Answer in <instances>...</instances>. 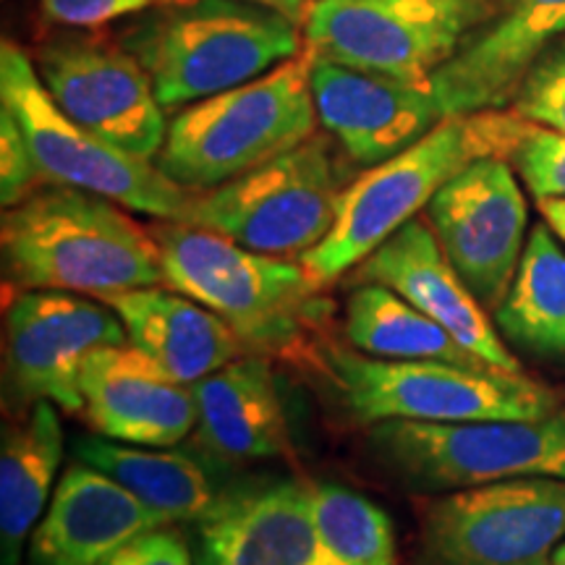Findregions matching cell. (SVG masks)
Returning a JSON list of instances; mask_svg holds the SVG:
<instances>
[{
  "label": "cell",
  "instance_id": "6da1fadb",
  "mask_svg": "<svg viewBox=\"0 0 565 565\" xmlns=\"http://www.w3.org/2000/svg\"><path fill=\"white\" fill-rule=\"evenodd\" d=\"M3 275L17 291L110 296L166 286L160 246L121 204L47 183L3 212Z\"/></svg>",
  "mask_w": 565,
  "mask_h": 565
},
{
  "label": "cell",
  "instance_id": "7a4b0ae2",
  "mask_svg": "<svg viewBox=\"0 0 565 565\" xmlns=\"http://www.w3.org/2000/svg\"><path fill=\"white\" fill-rule=\"evenodd\" d=\"M121 47L168 110L259 79L303 51V30L257 0H183L139 13Z\"/></svg>",
  "mask_w": 565,
  "mask_h": 565
},
{
  "label": "cell",
  "instance_id": "3957f363",
  "mask_svg": "<svg viewBox=\"0 0 565 565\" xmlns=\"http://www.w3.org/2000/svg\"><path fill=\"white\" fill-rule=\"evenodd\" d=\"M529 129L515 113L448 116L391 160L372 166L343 189L333 231L301 257L315 280L341 278L412 223L454 175L479 158H511Z\"/></svg>",
  "mask_w": 565,
  "mask_h": 565
},
{
  "label": "cell",
  "instance_id": "277c9868",
  "mask_svg": "<svg viewBox=\"0 0 565 565\" xmlns=\"http://www.w3.org/2000/svg\"><path fill=\"white\" fill-rule=\"evenodd\" d=\"M166 286L215 312L254 353L294 356L328 315L303 265L246 249L221 233L168 221L154 228Z\"/></svg>",
  "mask_w": 565,
  "mask_h": 565
},
{
  "label": "cell",
  "instance_id": "5b68a950",
  "mask_svg": "<svg viewBox=\"0 0 565 565\" xmlns=\"http://www.w3.org/2000/svg\"><path fill=\"white\" fill-rule=\"evenodd\" d=\"M312 61L303 45L259 79L186 105L168 124L154 166L189 192H207L312 139Z\"/></svg>",
  "mask_w": 565,
  "mask_h": 565
},
{
  "label": "cell",
  "instance_id": "8992f818",
  "mask_svg": "<svg viewBox=\"0 0 565 565\" xmlns=\"http://www.w3.org/2000/svg\"><path fill=\"white\" fill-rule=\"evenodd\" d=\"M322 362L343 406L362 424L542 419L563 406L561 393L524 372L391 362L353 349H330Z\"/></svg>",
  "mask_w": 565,
  "mask_h": 565
},
{
  "label": "cell",
  "instance_id": "52a82bcc",
  "mask_svg": "<svg viewBox=\"0 0 565 565\" xmlns=\"http://www.w3.org/2000/svg\"><path fill=\"white\" fill-rule=\"evenodd\" d=\"M494 9L498 0H312L303 45L338 66L433 89Z\"/></svg>",
  "mask_w": 565,
  "mask_h": 565
},
{
  "label": "cell",
  "instance_id": "ba28073f",
  "mask_svg": "<svg viewBox=\"0 0 565 565\" xmlns=\"http://www.w3.org/2000/svg\"><path fill=\"white\" fill-rule=\"evenodd\" d=\"M345 186L333 145L315 134L265 166L194 194L183 223L221 233L252 252L301 259L333 231Z\"/></svg>",
  "mask_w": 565,
  "mask_h": 565
},
{
  "label": "cell",
  "instance_id": "9c48e42d",
  "mask_svg": "<svg viewBox=\"0 0 565 565\" xmlns=\"http://www.w3.org/2000/svg\"><path fill=\"white\" fill-rule=\"evenodd\" d=\"M0 105L19 121L45 183L108 196L160 221H186L194 192L173 183L152 160L116 150L71 121L45 89L30 55L13 42L0 47Z\"/></svg>",
  "mask_w": 565,
  "mask_h": 565
},
{
  "label": "cell",
  "instance_id": "30bf717a",
  "mask_svg": "<svg viewBox=\"0 0 565 565\" xmlns=\"http://www.w3.org/2000/svg\"><path fill=\"white\" fill-rule=\"evenodd\" d=\"M374 456L416 490H466L521 477L565 479V406L542 419L372 424Z\"/></svg>",
  "mask_w": 565,
  "mask_h": 565
},
{
  "label": "cell",
  "instance_id": "8fae6325",
  "mask_svg": "<svg viewBox=\"0 0 565 565\" xmlns=\"http://www.w3.org/2000/svg\"><path fill=\"white\" fill-rule=\"evenodd\" d=\"M565 540V479L521 477L454 490L422 521L427 565H550Z\"/></svg>",
  "mask_w": 565,
  "mask_h": 565
},
{
  "label": "cell",
  "instance_id": "7c38bea8",
  "mask_svg": "<svg viewBox=\"0 0 565 565\" xmlns=\"http://www.w3.org/2000/svg\"><path fill=\"white\" fill-rule=\"evenodd\" d=\"M38 74L58 108L84 131L134 158H158L168 137L147 71L124 47L89 38L47 40Z\"/></svg>",
  "mask_w": 565,
  "mask_h": 565
},
{
  "label": "cell",
  "instance_id": "4fadbf2b",
  "mask_svg": "<svg viewBox=\"0 0 565 565\" xmlns=\"http://www.w3.org/2000/svg\"><path fill=\"white\" fill-rule=\"evenodd\" d=\"M445 257L484 309H498L524 254L529 207L508 158H479L427 207Z\"/></svg>",
  "mask_w": 565,
  "mask_h": 565
},
{
  "label": "cell",
  "instance_id": "5bb4252c",
  "mask_svg": "<svg viewBox=\"0 0 565 565\" xmlns=\"http://www.w3.org/2000/svg\"><path fill=\"white\" fill-rule=\"evenodd\" d=\"M129 343L113 307L68 291H19L6 312V370L21 398L84 414L82 366L92 351Z\"/></svg>",
  "mask_w": 565,
  "mask_h": 565
},
{
  "label": "cell",
  "instance_id": "9a60e30c",
  "mask_svg": "<svg viewBox=\"0 0 565 565\" xmlns=\"http://www.w3.org/2000/svg\"><path fill=\"white\" fill-rule=\"evenodd\" d=\"M563 34L565 0H498L492 19L433 76L443 116L503 110L532 63Z\"/></svg>",
  "mask_w": 565,
  "mask_h": 565
},
{
  "label": "cell",
  "instance_id": "2e32d148",
  "mask_svg": "<svg viewBox=\"0 0 565 565\" xmlns=\"http://www.w3.org/2000/svg\"><path fill=\"white\" fill-rule=\"evenodd\" d=\"M312 97L324 131L366 168L408 150L445 118L433 89L338 66L317 55Z\"/></svg>",
  "mask_w": 565,
  "mask_h": 565
},
{
  "label": "cell",
  "instance_id": "e0dca14e",
  "mask_svg": "<svg viewBox=\"0 0 565 565\" xmlns=\"http://www.w3.org/2000/svg\"><path fill=\"white\" fill-rule=\"evenodd\" d=\"M359 282H380L404 296L494 370L524 372L508 345L500 341L498 324L490 320L487 309L445 257L433 225L422 217H414L395 231L356 267V286Z\"/></svg>",
  "mask_w": 565,
  "mask_h": 565
},
{
  "label": "cell",
  "instance_id": "ac0fdd59",
  "mask_svg": "<svg viewBox=\"0 0 565 565\" xmlns=\"http://www.w3.org/2000/svg\"><path fill=\"white\" fill-rule=\"evenodd\" d=\"M84 416L110 440L171 448L196 427L194 385L173 380L137 345H105L82 366Z\"/></svg>",
  "mask_w": 565,
  "mask_h": 565
},
{
  "label": "cell",
  "instance_id": "d6986e66",
  "mask_svg": "<svg viewBox=\"0 0 565 565\" xmlns=\"http://www.w3.org/2000/svg\"><path fill=\"white\" fill-rule=\"evenodd\" d=\"M194 565H312V487L291 479L233 487L194 521Z\"/></svg>",
  "mask_w": 565,
  "mask_h": 565
},
{
  "label": "cell",
  "instance_id": "ffe728a7",
  "mask_svg": "<svg viewBox=\"0 0 565 565\" xmlns=\"http://www.w3.org/2000/svg\"><path fill=\"white\" fill-rule=\"evenodd\" d=\"M173 526L124 484L76 461L63 471L32 532L30 565H97L134 536Z\"/></svg>",
  "mask_w": 565,
  "mask_h": 565
},
{
  "label": "cell",
  "instance_id": "44dd1931",
  "mask_svg": "<svg viewBox=\"0 0 565 565\" xmlns=\"http://www.w3.org/2000/svg\"><path fill=\"white\" fill-rule=\"evenodd\" d=\"M194 445L217 461H259L288 448L278 383L263 353H242L194 383Z\"/></svg>",
  "mask_w": 565,
  "mask_h": 565
},
{
  "label": "cell",
  "instance_id": "7402d4cb",
  "mask_svg": "<svg viewBox=\"0 0 565 565\" xmlns=\"http://www.w3.org/2000/svg\"><path fill=\"white\" fill-rule=\"evenodd\" d=\"M105 303L121 317L129 343L183 385L210 377L244 351L228 322L183 294L152 286L110 296Z\"/></svg>",
  "mask_w": 565,
  "mask_h": 565
},
{
  "label": "cell",
  "instance_id": "603a6c76",
  "mask_svg": "<svg viewBox=\"0 0 565 565\" xmlns=\"http://www.w3.org/2000/svg\"><path fill=\"white\" fill-rule=\"evenodd\" d=\"M63 458V427L51 401H34L32 412L3 429L0 448V555L19 565L26 536L51 500Z\"/></svg>",
  "mask_w": 565,
  "mask_h": 565
},
{
  "label": "cell",
  "instance_id": "cb8c5ba5",
  "mask_svg": "<svg viewBox=\"0 0 565 565\" xmlns=\"http://www.w3.org/2000/svg\"><path fill=\"white\" fill-rule=\"evenodd\" d=\"M74 456L76 461L116 479L171 524H194L221 498L204 466L181 450L147 445L131 448L129 443L121 445L110 437H79L74 443Z\"/></svg>",
  "mask_w": 565,
  "mask_h": 565
},
{
  "label": "cell",
  "instance_id": "d4e9b609",
  "mask_svg": "<svg viewBox=\"0 0 565 565\" xmlns=\"http://www.w3.org/2000/svg\"><path fill=\"white\" fill-rule=\"evenodd\" d=\"M345 341L353 351L391 362H443L494 370L456 341L440 322L380 282H359L345 301Z\"/></svg>",
  "mask_w": 565,
  "mask_h": 565
},
{
  "label": "cell",
  "instance_id": "484cf974",
  "mask_svg": "<svg viewBox=\"0 0 565 565\" xmlns=\"http://www.w3.org/2000/svg\"><path fill=\"white\" fill-rule=\"evenodd\" d=\"M500 335L534 356H565V252L547 223L529 233L519 270L494 309Z\"/></svg>",
  "mask_w": 565,
  "mask_h": 565
},
{
  "label": "cell",
  "instance_id": "4316f807",
  "mask_svg": "<svg viewBox=\"0 0 565 565\" xmlns=\"http://www.w3.org/2000/svg\"><path fill=\"white\" fill-rule=\"evenodd\" d=\"M312 521V565H395L393 521L359 492L341 484H315Z\"/></svg>",
  "mask_w": 565,
  "mask_h": 565
},
{
  "label": "cell",
  "instance_id": "83f0119b",
  "mask_svg": "<svg viewBox=\"0 0 565 565\" xmlns=\"http://www.w3.org/2000/svg\"><path fill=\"white\" fill-rule=\"evenodd\" d=\"M511 105L524 121L565 137V40L532 63Z\"/></svg>",
  "mask_w": 565,
  "mask_h": 565
},
{
  "label": "cell",
  "instance_id": "f1b7e54d",
  "mask_svg": "<svg viewBox=\"0 0 565 565\" xmlns=\"http://www.w3.org/2000/svg\"><path fill=\"white\" fill-rule=\"evenodd\" d=\"M511 166L534 200H565V137L529 124L511 152Z\"/></svg>",
  "mask_w": 565,
  "mask_h": 565
},
{
  "label": "cell",
  "instance_id": "f546056e",
  "mask_svg": "<svg viewBox=\"0 0 565 565\" xmlns=\"http://www.w3.org/2000/svg\"><path fill=\"white\" fill-rule=\"evenodd\" d=\"M42 181L38 160L13 113L0 105V202L9 210L24 202Z\"/></svg>",
  "mask_w": 565,
  "mask_h": 565
},
{
  "label": "cell",
  "instance_id": "4dcf8cb0",
  "mask_svg": "<svg viewBox=\"0 0 565 565\" xmlns=\"http://www.w3.org/2000/svg\"><path fill=\"white\" fill-rule=\"evenodd\" d=\"M168 3H183V0H40V9L53 24L92 30V26L139 17V13Z\"/></svg>",
  "mask_w": 565,
  "mask_h": 565
},
{
  "label": "cell",
  "instance_id": "1f68e13d",
  "mask_svg": "<svg viewBox=\"0 0 565 565\" xmlns=\"http://www.w3.org/2000/svg\"><path fill=\"white\" fill-rule=\"evenodd\" d=\"M97 565H194V550L181 532L160 526L134 536Z\"/></svg>",
  "mask_w": 565,
  "mask_h": 565
},
{
  "label": "cell",
  "instance_id": "d6a6232c",
  "mask_svg": "<svg viewBox=\"0 0 565 565\" xmlns=\"http://www.w3.org/2000/svg\"><path fill=\"white\" fill-rule=\"evenodd\" d=\"M536 207H540L550 231L565 244V200H536Z\"/></svg>",
  "mask_w": 565,
  "mask_h": 565
},
{
  "label": "cell",
  "instance_id": "836d02e7",
  "mask_svg": "<svg viewBox=\"0 0 565 565\" xmlns=\"http://www.w3.org/2000/svg\"><path fill=\"white\" fill-rule=\"evenodd\" d=\"M257 3L273 6V9H278V11L286 13V17H291L294 21L303 24V19H307V11H309V6H312V0H257Z\"/></svg>",
  "mask_w": 565,
  "mask_h": 565
},
{
  "label": "cell",
  "instance_id": "e575fe53",
  "mask_svg": "<svg viewBox=\"0 0 565 565\" xmlns=\"http://www.w3.org/2000/svg\"><path fill=\"white\" fill-rule=\"evenodd\" d=\"M550 565H565V540L561 542V545L555 547V553H553V561H550Z\"/></svg>",
  "mask_w": 565,
  "mask_h": 565
}]
</instances>
